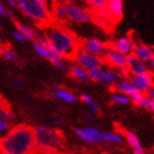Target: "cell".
I'll return each instance as SVG.
<instances>
[{
	"instance_id": "obj_1",
	"label": "cell",
	"mask_w": 154,
	"mask_h": 154,
	"mask_svg": "<svg viewBox=\"0 0 154 154\" xmlns=\"http://www.w3.org/2000/svg\"><path fill=\"white\" fill-rule=\"evenodd\" d=\"M44 35L51 43L55 55L65 60H74V56L80 48V40L65 28L63 23L51 22L44 26Z\"/></svg>"
},
{
	"instance_id": "obj_2",
	"label": "cell",
	"mask_w": 154,
	"mask_h": 154,
	"mask_svg": "<svg viewBox=\"0 0 154 154\" xmlns=\"http://www.w3.org/2000/svg\"><path fill=\"white\" fill-rule=\"evenodd\" d=\"M34 151L32 128L29 125H16L0 138V152L5 154H29Z\"/></svg>"
},
{
	"instance_id": "obj_3",
	"label": "cell",
	"mask_w": 154,
	"mask_h": 154,
	"mask_svg": "<svg viewBox=\"0 0 154 154\" xmlns=\"http://www.w3.org/2000/svg\"><path fill=\"white\" fill-rule=\"evenodd\" d=\"M34 151L42 153H55L63 150L65 145L62 131L46 125H36L32 128Z\"/></svg>"
},
{
	"instance_id": "obj_4",
	"label": "cell",
	"mask_w": 154,
	"mask_h": 154,
	"mask_svg": "<svg viewBox=\"0 0 154 154\" xmlns=\"http://www.w3.org/2000/svg\"><path fill=\"white\" fill-rule=\"evenodd\" d=\"M18 9L34 21L40 28L52 22L51 8L55 0H16Z\"/></svg>"
},
{
	"instance_id": "obj_5",
	"label": "cell",
	"mask_w": 154,
	"mask_h": 154,
	"mask_svg": "<svg viewBox=\"0 0 154 154\" xmlns=\"http://www.w3.org/2000/svg\"><path fill=\"white\" fill-rule=\"evenodd\" d=\"M74 61L76 62L79 66L85 68L87 72L105 65L101 56L91 54V53L86 52L85 50H83V48H78V51H77L76 54H75Z\"/></svg>"
},
{
	"instance_id": "obj_6",
	"label": "cell",
	"mask_w": 154,
	"mask_h": 154,
	"mask_svg": "<svg viewBox=\"0 0 154 154\" xmlns=\"http://www.w3.org/2000/svg\"><path fill=\"white\" fill-rule=\"evenodd\" d=\"M88 78L93 82H100L103 84H106L108 86H113L118 82V75L116 74V72L111 68L108 67H97L95 69L88 71Z\"/></svg>"
},
{
	"instance_id": "obj_7",
	"label": "cell",
	"mask_w": 154,
	"mask_h": 154,
	"mask_svg": "<svg viewBox=\"0 0 154 154\" xmlns=\"http://www.w3.org/2000/svg\"><path fill=\"white\" fill-rule=\"evenodd\" d=\"M66 19L75 23H87L93 20V14L88 10L84 9L74 2L66 5Z\"/></svg>"
},
{
	"instance_id": "obj_8",
	"label": "cell",
	"mask_w": 154,
	"mask_h": 154,
	"mask_svg": "<svg viewBox=\"0 0 154 154\" xmlns=\"http://www.w3.org/2000/svg\"><path fill=\"white\" fill-rule=\"evenodd\" d=\"M103 63L107 65H109L110 67L116 68V67H125L127 68V56L123 55L122 53L118 52L117 50L108 44L107 50L105 51L103 55Z\"/></svg>"
},
{
	"instance_id": "obj_9",
	"label": "cell",
	"mask_w": 154,
	"mask_h": 154,
	"mask_svg": "<svg viewBox=\"0 0 154 154\" xmlns=\"http://www.w3.org/2000/svg\"><path fill=\"white\" fill-rule=\"evenodd\" d=\"M130 77H131L130 79H131L133 86L135 87V89H138L141 93L145 94L148 89L153 87V74L150 69H146L141 74L131 75Z\"/></svg>"
},
{
	"instance_id": "obj_10",
	"label": "cell",
	"mask_w": 154,
	"mask_h": 154,
	"mask_svg": "<svg viewBox=\"0 0 154 154\" xmlns=\"http://www.w3.org/2000/svg\"><path fill=\"white\" fill-rule=\"evenodd\" d=\"M33 48H34V51L38 53V55H40V56L43 58L48 60L52 64L55 65L57 68H60V69H62V71H66V69H67V66H66L65 63L63 62V58L57 56V55L53 54V53H51L48 48H44L43 45H41L38 42L35 41L34 43H33Z\"/></svg>"
},
{
	"instance_id": "obj_11",
	"label": "cell",
	"mask_w": 154,
	"mask_h": 154,
	"mask_svg": "<svg viewBox=\"0 0 154 154\" xmlns=\"http://www.w3.org/2000/svg\"><path fill=\"white\" fill-rule=\"evenodd\" d=\"M107 46H108L107 43L100 41L98 38H88L85 41H80V48L85 50L86 52H89L91 54L101 56V57L107 50Z\"/></svg>"
},
{
	"instance_id": "obj_12",
	"label": "cell",
	"mask_w": 154,
	"mask_h": 154,
	"mask_svg": "<svg viewBox=\"0 0 154 154\" xmlns=\"http://www.w3.org/2000/svg\"><path fill=\"white\" fill-rule=\"evenodd\" d=\"M75 134L82 140V141L90 143V144H95L100 142V131L96 128H91V127H87V128H75L74 129Z\"/></svg>"
},
{
	"instance_id": "obj_13",
	"label": "cell",
	"mask_w": 154,
	"mask_h": 154,
	"mask_svg": "<svg viewBox=\"0 0 154 154\" xmlns=\"http://www.w3.org/2000/svg\"><path fill=\"white\" fill-rule=\"evenodd\" d=\"M134 40L130 36L125 35V36H120L117 40L110 43L109 45H111L115 50H117L118 52L122 53L123 55L128 56V55L132 54L133 52V48H134Z\"/></svg>"
},
{
	"instance_id": "obj_14",
	"label": "cell",
	"mask_w": 154,
	"mask_h": 154,
	"mask_svg": "<svg viewBox=\"0 0 154 154\" xmlns=\"http://www.w3.org/2000/svg\"><path fill=\"white\" fill-rule=\"evenodd\" d=\"M127 68H128V71L130 72L131 75L141 74V73L148 69L145 62L141 61L140 58H138L133 54H130L127 56Z\"/></svg>"
},
{
	"instance_id": "obj_15",
	"label": "cell",
	"mask_w": 154,
	"mask_h": 154,
	"mask_svg": "<svg viewBox=\"0 0 154 154\" xmlns=\"http://www.w3.org/2000/svg\"><path fill=\"white\" fill-rule=\"evenodd\" d=\"M123 138L127 140L129 145L132 148V151L134 154H144V149L141 145V142L139 140L138 135L134 132L129 131V130H123Z\"/></svg>"
},
{
	"instance_id": "obj_16",
	"label": "cell",
	"mask_w": 154,
	"mask_h": 154,
	"mask_svg": "<svg viewBox=\"0 0 154 154\" xmlns=\"http://www.w3.org/2000/svg\"><path fill=\"white\" fill-rule=\"evenodd\" d=\"M132 54L135 55L138 58H140L143 62H149L150 58L153 57V48L143 44V43H134V48Z\"/></svg>"
},
{
	"instance_id": "obj_17",
	"label": "cell",
	"mask_w": 154,
	"mask_h": 154,
	"mask_svg": "<svg viewBox=\"0 0 154 154\" xmlns=\"http://www.w3.org/2000/svg\"><path fill=\"white\" fill-rule=\"evenodd\" d=\"M50 96L52 98H54V99L62 100V101H65V103H73L77 100V96L75 94L63 89L62 87H60L58 89H52L50 91Z\"/></svg>"
},
{
	"instance_id": "obj_18",
	"label": "cell",
	"mask_w": 154,
	"mask_h": 154,
	"mask_svg": "<svg viewBox=\"0 0 154 154\" xmlns=\"http://www.w3.org/2000/svg\"><path fill=\"white\" fill-rule=\"evenodd\" d=\"M51 17L52 22H63L64 19H66V5L55 1L51 8Z\"/></svg>"
},
{
	"instance_id": "obj_19",
	"label": "cell",
	"mask_w": 154,
	"mask_h": 154,
	"mask_svg": "<svg viewBox=\"0 0 154 154\" xmlns=\"http://www.w3.org/2000/svg\"><path fill=\"white\" fill-rule=\"evenodd\" d=\"M107 7L112 14L116 22H118L123 17V3L122 0H107Z\"/></svg>"
},
{
	"instance_id": "obj_20",
	"label": "cell",
	"mask_w": 154,
	"mask_h": 154,
	"mask_svg": "<svg viewBox=\"0 0 154 154\" xmlns=\"http://www.w3.org/2000/svg\"><path fill=\"white\" fill-rule=\"evenodd\" d=\"M100 142H107V143H112V144H119L122 143L125 138L121 133L119 132H103L100 131Z\"/></svg>"
},
{
	"instance_id": "obj_21",
	"label": "cell",
	"mask_w": 154,
	"mask_h": 154,
	"mask_svg": "<svg viewBox=\"0 0 154 154\" xmlns=\"http://www.w3.org/2000/svg\"><path fill=\"white\" fill-rule=\"evenodd\" d=\"M113 86H115V89L117 90L118 93L125 94V95H127L128 97L130 94H132L134 90H137L135 87L133 86V84H132L130 78H123V79H121V82L116 83Z\"/></svg>"
},
{
	"instance_id": "obj_22",
	"label": "cell",
	"mask_w": 154,
	"mask_h": 154,
	"mask_svg": "<svg viewBox=\"0 0 154 154\" xmlns=\"http://www.w3.org/2000/svg\"><path fill=\"white\" fill-rule=\"evenodd\" d=\"M0 56L7 60V61L13 62V63L19 61L17 53L10 48L9 45H0Z\"/></svg>"
},
{
	"instance_id": "obj_23",
	"label": "cell",
	"mask_w": 154,
	"mask_h": 154,
	"mask_svg": "<svg viewBox=\"0 0 154 154\" xmlns=\"http://www.w3.org/2000/svg\"><path fill=\"white\" fill-rule=\"evenodd\" d=\"M71 74L73 77H75L76 79L82 80V82H88L89 78H88V73L85 68H83L79 65H75L73 66L71 69Z\"/></svg>"
},
{
	"instance_id": "obj_24",
	"label": "cell",
	"mask_w": 154,
	"mask_h": 154,
	"mask_svg": "<svg viewBox=\"0 0 154 154\" xmlns=\"http://www.w3.org/2000/svg\"><path fill=\"white\" fill-rule=\"evenodd\" d=\"M16 26H17V29L19 32H21L23 35L26 36L28 40H32V38H35V32H34V30L29 26L28 24L26 23H22V22H16Z\"/></svg>"
},
{
	"instance_id": "obj_25",
	"label": "cell",
	"mask_w": 154,
	"mask_h": 154,
	"mask_svg": "<svg viewBox=\"0 0 154 154\" xmlns=\"http://www.w3.org/2000/svg\"><path fill=\"white\" fill-rule=\"evenodd\" d=\"M0 121L7 122L9 125L13 121V113L8 106H0Z\"/></svg>"
},
{
	"instance_id": "obj_26",
	"label": "cell",
	"mask_w": 154,
	"mask_h": 154,
	"mask_svg": "<svg viewBox=\"0 0 154 154\" xmlns=\"http://www.w3.org/2000/svg\"><path fill=\"white\" fill-rule=\"evenodd\" d=\"M110 100L115 103H120V105H128L130 103V98H129L127 95L125 94H121V93H116L113 94Z\"/></svg>"
},
{
	"instance_id": "obj_27",
	"label": "cell",
	"mask_w": 154,
	"mask_h": 154,
	"mask_svg": "<svg viewBox=\"0 0 154 154\" xmlns=\"http://www.w3.org/2000/svg\"><path fill=\"white\" fill-rule=\"evenodd\" d=\"M144 96H145L144 93H141V91H139V90L137 89V90H134L132 94L129 95V98H130V100H132L135 105L140 106L141 103H142V100H143V98H144Z\"/></svg>"
},
{
	"instance_id": "obj_28",
	"label": "cell",
	"mask_w": 154,
	"mask_h": 154,
	"mask_svg": "<svg viewBox=\"0 0 154 154\" xmlns=\"http://www.w3.org/2000/svg\"><path fill=\"white\" fill-rule=\"evenodd\" d=\"M140 106L143 107V108H145V109L149 110V111L153 112V111H154V100L152 99V98H150V97H148L146 95H145Z\"/></svg>"
},
{
	"instance_id": "obj_29",
	"label": "cell",
	"mask_w": 154,
	"mask_h": 154,
	"mask_svg": "<svg viewBox=\"0 0 154 154\" xmlns=\"http://www.w3.org/2000/svg\"><path fill=\"white\" fill-rule=\"evenodd\" d=\"M85 1L93 10L99 9L107 5V0H85Z\"/></svg>"
},
{
	"instance_id": "obj_30",
	"label": "cell",
	"mask_w": 154,
	"mask_h": 154,
	"mask_svg": "<svg viewBox=\"0 0 154 154\" xmlns=\"http://www.w3.org/2000/svg\"><path fill=\"white\" fill-rule=\"evenodd\" d=\"M112 69L116 72V74L118 75V77H120L121 79H123V78H130V76H131L130 72L128 71V68L116 67V68H112Z\"/></svg>"
},
{
	"instance_id": "obj_31",
	"label": "cell",
	"mask_w": 154,
	"mask_h": 154,
	"mask_svg": "<svg viewBox=\"0 0 154 154\" xmlns=\"http://www.w3.org/2000/svg\"><path fill=\"white\" fill-rule=\"evenodd\" d=\"M12 35H13V38H16L17 41H19V42H26V41H28V38L23 35L21 32H19L18 30H17V31H14V32L12 33Z\"/></svg>"
},
{
	"instance_id": "obj_32",
	"label": "cell",
	"mask_w": 154,
	"mask_h": 154,
	"mask_svg": "<svg viewBox=\"0 0 154 154\" xmlns=\"http://www.w3.org/2000/svg\"><path fill=\"white\" fill-rule=\"evenodd\" d=\"M9 128H10L9 123L0 121V138H1V135H3L7 131H8V130H9Z\"/></svg>"
},
{
	"instance_id": "obj_33",
	"label": "cell",
	"mask_w": 154,
	"mask_h": 154,
	"mask_svg": "<svg viewBox=\"0 0 154 154\" xmlns=\"http://www.w3.org/2000/svg\"><path fill=\"white\" fill-rule=\"evenodd\" d=\"M80 99H82V101H83V103H87V105H90V103L94 101L93 98H91V97H90L88 94H85V93L80 95Z\"/></svg>"
},
{
	"instance_id": "obj_34",
	"label": "cell",
	"mask_w": 154,
	"mask_h": 154,
	"mask_svg": "<svg viewBox=\"0 0 154 154\" xmlns=\"http://www.w3.org/2000/svg\"><path fill=\"white\" fill-rule=\"evenodd\" d=\"M90 106V111L93 113H99L100 109H99V106H98V103H96L95 101H93V103L89 105Z\"/></svg>"
},
{
	"instance_id": "obj_35",
	"label": "cell",
	"mask_w": 154,
	"mask_h": 154,
	"mask_svg": "<svg viewBox=\"0 0 154 154\" xmlns=\"http://www.w3.org/2000/svg\"><path fill=\"white\" fill-rule=\"evenodd\" d=\"M5 1H7V2L9 3L10 6L12 7V8H14V9H18V5H17L16 0H5Z\"/></svg>"
},
{
	"instance_id": "obj_36",
	"label": "cell",
	"mask_w": 154,
	"mask_h": 154,
	"mask_svg": "<svg viewBox=\"0 0 154 154\" xmlns=\"http://www.w3.org/2000/svg\"><path fill=\"white\" fill-rule=\"evenodd\" d=\"M85 117H86L87 119L91 120V121H95V120H96V117L93 115V112H91V113H90V112H86V113H85Z\"/></svg>"
},
{
	"instance_id": "obj_37",
	"label": "cell",
	"mask_w": 154,
	"mask_h": 154,
	"mask_svg": "<svg viewBox=\"0 0 154 154\" xmlns=\"http://www.w3.org/2000/svg\"><path fill=\"white\" fill-rule=\"evenodd\" d=\"M5 16L8 17V18H11V19H12V18H13V13L11 12V11H10L9 9H6V10H5Z\"/></svg>"
},
{
	"instance_id": "obj_38",
	"label": "cell",
	"mask_w": 154,
	"mask_h": 154,
	"mask_svg": "<svg viewBox=\"0 0 154 154\" xmlns=\"http://www.w3.org/2000/svg\"><path fill=\"white\" fill-rule=\"evenodd\" d=\"M54 125H56V127H61V125H63V121H62L61 119H55Z\"/></svg>"
},
{
	"instance_id": "obj_39",
	"label": "cell",
	"mask_w": 154,
	"mask_h": 154,
	"mask_svg": "<svg viewBox=\"0 0 154 154\" xmlns=\"http://www.w3.org/2000/svg\"><path fill=\"white\" fill-rule=\"evenodd\" d=\"M5 10H6V8L3 7L2 3L0 2V16H5Z\"/></svg>"
},
{
	"instance_id": "obj_40",
	"label": "cell",
	"mask_w": 154,
	"mask_h": 154,
	"mask_svg": "<svg viewBox=\"0 0 154 154\" xmlns=\"http://www.w3.org/2000/svg\"><path fill=\"white\" fill-rule=\"evenodd\" d=\"M57 2H61V3H63V5H67V3H71V2H73L74 0H56Z\"/></svg>"
},
{
	"instance_id": "obj_41",
	"label": "cell",
	"mask_w": 154,
	"mask_h": 154,
	"mask_svg": "<svg viewBox=\"0 0 154 154\" xmlns=\"http://www.w3.org/2000/svg\"><path fill=\"white\" fill-rule=\"evenodd\" d=\"M11 85H12V86H14V87H18V86H20V85H21V82H20V80H18V79H16V80H13L12 83H11Z\"/></svg>"
},
{
	"instance_id": "obj_42",
	"label": "cell",
	"mask_w": 154,
	"mask_h": 154,
	"mask_svg": "<svg viewBox=\"0 0 154 154\" xmlns=\"http://www.w3.org/2000/svg\"><path fill=\"white\" fill-rule=\"evenodd\" d=\"M0 29H2V22H1V20H0Z\"/></svg>"
}]
</instances>
